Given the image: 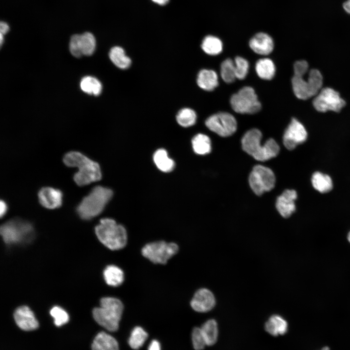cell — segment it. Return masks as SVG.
Returning <instances> with one entry per match:
<instances>
[{"mask_svg": "<svg viewBox=\"0 0 350 350\" xmlns=\"http://www.w3.org/2000/svg\"><path fill=\"white\" fill-rule=\"evenodd\" d=\"M154 2L159 4H164L166 3L169 0H152Z\"/></svg>", "mask_w": 350, "mask_h": 350, "instance_id": "cell-44", "label": "cell"}, {"mask_svg": "<svg viewBox=\"0 0 350 350\" xmlns=\"http://www.w3.org/2000/svg\"><path fill=\"white\" fill-rule=\"evenodd\" d=\"M111 190L102 186L94 187L80 202L76 208L79 217L89 220L99 215L111 198Z\"/></svg>", "mask_w": 350, "mask_h": 350, "instance_id": "cell-4", "label": "cell"}, {"mask_svg": "<svg viewBox=\"0 0 350 350\" xmlns=\"http://www.w3.org/2000/svg\"><path fill=\"white\" fill-rule=\"evenodd\" d=\"M308 132L304 125L296 118H292L285 130L283 143L289 150H293L308 139Z\"/></svg>", "mask_w": 350, "mask_h": 350, "instance_id": "cell-12", "label": "cell"}, {"mask_svg": "<svg viewBox=\"0 0 350 350\" xmlns=\"http://www.w3.org/2000/svg\"><path fill=\"white\" fill-rule=\"evenodd\" d=\"M178 250V246L176 244L162 241L146 244L142 248L141 253L154 263L165 264Z\"/></svg>", "mask_w": 350, "mask_h": 350, "instance_id": "cell-8", "label": "cell"}, {"mask_svg": "<svg viewBox=\"0 0 350 350\" xmlns=\"http://www.w3.org/2000/svg\"><path fill=\"white\" fill-rule=\"evenodd\" d=\"M96 40L94 35L89 32L81 35H74L70 40V51L76 57L82 55H90L94 52Z\"/></svg>", "mask_w": 350, "mask_h": 350, "instance_id": "cell-13", "label": "cell"}, {"mask_svg": "<svg viewBox=\"0 0 350 350\" xmlns=\"http://www.w3.org/2000/svg\"><path fill=\"white\" fill-rule=\"evenodd\" d=\"M255 70L260 78L267 80L272 79L276 72L275 64L268 58L259 59L256 63Z\"/></svg>", "mask_w": 350, "mask_h": 350, "instance_id": "cell-24", "label": "cell"}, {"mask_svg": "<svg viewBox=\"0 0 350 350\" xmlns=\"http://www.w3.org/2000/svg\"><path fill=\"white\" fill-rule=\"evenodd\" d=\"M123 310V305L119 299L105 297L100 300V306L92 311L95 320L109 332L118 330Z\"/></svg>", "mask_w": 350, "mask_h": 350, "instance_id": "cell-3", "label": "cell"}, {"mask_svg": "<svg viewBox=\"0 0 350 350\" xmlns=\"http://www.w3.org/2000/svg\"><path fill=\"white\" fill-rule=\"evenodd\" d=\"M40 204L49 209H54L60 207L62 203L63 194L57 189L46 187L41 188L38 193Z\"/></svg>", "mask_w": 350, "mask_h": 350, "instance_id": "cell-17", "label": "cell"}, {"mask_svg": "<svg viewBox=\"0 0 350 350\" xmlns=\"http://www.w3.org/2000/svg\"><path fill=\"white\" fill-rule=\"evenodd\" d=\"M63 162L68 167L78 169L73 176L75 182L78 186L87 185L101 178L99 164L79 152L67 153L63 157Z\"/></svg>", "mask_w": 350, "mask_h": 350, "instance_id": "cell-1", "label": "cell"}, {"mask_svg": "<svg viewBox=\"0 0 350 350\" xmlns=\"http://www.w3.org/2000/svg\"><path fill=\"white\" fill-rule=\"evenodd\" d=\"M153 158L157 167L162 172H169L174 168V161L168 157L167 152L163 149L158 150L155 153Z\"/></svg>", "mask_w": 350, "mask_h": 350, "instance_id": "cell-28", "label": "cell"}, {"mask_svg": "<svg viewBox=\"0 0 350 350\" xmlns=\"http://www.w3.org/2000/svg\"><path fill=\"white\" fill-rule=\"evenodd\" d=\"M95 231L99 241L110 249H121L126 245L127 236L125 228L112 219H102Z\"/></svg>", "mask_w": 350, "mask_h": 350, "instance_id": "cell-5", "label": "cell"}, {"mask_svg": "<svg viewBox=\"0 0 350 350\" xmlns=\"http://www.w3.org/2000/svg\"><path fill=\"white\" fill-rule=\"evenodd\" d=\"M148 350H160V345L158 341L157 340H153L150 343Z\"/></svg>", "mask_w": 350, "mask_h": 350, "instance_id": "cell-40", "label": "cell"}, {"mask_svg": "<svg viewBox=\"0 0 350 350\" xmlns=\"http://www.w3.org/2000/svg\"><path fill=\"white\" fill-rule=\"evenodd\" d=\"M9 27L8 25L5 22H1L0 23V34L4 35L8 32Z\"/></svg>", "mask_w": 350, "mask_h": 350, "instance_id": "cell-42", "label": "cell"}, {"mask_svg": "<svg viewBox=\"0 0 350 350\" xmlns=\"http://www.w3.org/2000/svg\"><path fill=\"white\" fill-rule=\"evenodd\" d=\"M215 303L213 293L208 289L201 288L194 294L191 301V306L195 311L206 313L212 310Z\"/></svg>", "mask_w": 350, "mask_h": 350, "instance_id": "cell-14", "label": "cell"}, {"mask_svg": "<svg viewBox=\"0 0 350 350\" xmlns=\"http://www.w3.org/2000/svg\"><path fill=\"white\" fill-rule=\"evenodd\" d=\"M303 77L293 76L292 79V88L295 95L298 98L307 100L314 96V95L308 80L306 81Z\"/></svg>", "mask_w": 350, "mask_h": 350, "instance_id": "cell-23", "label": "cell"}, {"mask_svg": "<svg viewBox=\"0 0 350 350\" xmlns=\"http://www.w3.org/2000/svg\"><path fill=\"white\" fill-rule=\"evenodd\" d=\"M313 105L318 112L332 111L339 112L345 106L346 102L338 92L331 88H325L315 96Z\"/></svg>", "mask_w": 350, "mask_h": 350, "instance_id": "cell-10", "label": "cell"}, {"mask_svg": "<svg viewBox=\"0 0 350 350\" xmlns=\"http://www.w3.org/2000/svg\"><path fill=\"white\" fill-rule=\"evenodd\" d=\"M81 89L89 94L98 96L102 92V86L96 78L88 76L83 77L80 82Z\"/></svg>", "mask_w": 350, "mask_h": 350, "instance_id": "cell-31", "label": "cell"}, {"mask_svg": "<svg viewBox=\"0 0 350 350\" xmlns=\"http://www.w3.org/2000/svg\"><path fill=\"white\" fill-rule=\"evenodd\" d=\"M104 277L106 283L112 286H118L124 280L122 270L114 265H108L105 268Z\"/></svg>", "mask_w": 350, "mask_h": 350, "instance_id": "cell-27", "label": "cell"}, {"mask_svg": "<svg viewBox=\"0 0 350 350\" xmlns=\"http://www.w3.org/2000/svg\"><path fill=\"white\" fill-rule=\"evenodd\" d=\"M249 45L255 53L260 55H268L272 52L274 48L272 38L264 33L256 34L250 39Z\"/></svg>", "mask_w": 350, "mask_h": 350, "instance_id": "cell-18", "label": "cell"}, {"mask_svg": "<svg viewBox=\"0 0 350 350\" xmlns=\"http://www.w3.org/2000/svg\"><path fill=\"white\" fill-rule=\"evenodd\" d=\"M0 216L2 217L6 213L7 210V205L5 201L1 200L0 202Z\"/></svg>", "mask_w": 350, "mask_h": 350, "instance_id": "cell-41", "label": "cell"}, {"mask_svg": "<svg viewBox=\"0 0 350 350\" xmlns=\"http://www.w3.org/2000/svg\"><path fill=\"white\" fill-rule=\"evenodd\" d=\"M321 350H330V349L328 347H324L321 349Z\"/></svg>", "mask_w": 350, "mask_h": 350, "instance_id": "cell-45", "label": "cell"}, {"mask_svg": "<svg viewBox=\"0 0 350 350\" xmlns=\"http://www.w3.org/2000/svg\"><path fill=\"white\" fill-rule=\"evenodd\" d=\"M14 317L16 324L22 330L30 331L38 327V322L33 312L27 306L18 308L15 311Z\"/></svg>", "mask_w": 350, "mask_h": 350, "instance_id": "cell-16", "label": "cell"}, {"mask_svg": "<svg viewBox=\"0 0 350 350\" xmlns=\"http://www.w3.org/2000/svg\"><path fill=\"white\" fill-rule=\"evenodd\" d=\"M109 56L112 62L120 69H126L131 65L130 58L126 55L124 50L121 47L112 48Z\"/></svg>", "mask_w": 350, "mask_h": 350, "instance_id": "cell-26", "label": "cell"}, {"mask_svg": "<svg viewBox=\"0 0 350 350\" xmlns=\"http://www.w3.org/2000/svg\"><path fill=\"white\" fill-rule=\"evenodd\" d=\"M207 346L214 345L217 340L218 329L216 321L210 319L206 321L200 327Z\"/></svg>", "mask_w": 350, "mask_h": 350, "instance_id": "cell-25", "label": "cell"}, {"mask_svg": "<svg viewBox=\"0 0 350 350\" xmlns=\"http://www.w3.org/2000/svg\"><path fill=\"white\" fill-rule=\"evenodd\" d=\"M192 340L195 350H202L207 345L200 327L193 328L192 333Z\"/></svg>", "mask_w": 350, "mask_h": 350, "instance_id": "cell-38", "label": "cell"}, {"mask_svg": "<svg viewBox=\"0 0 350 350\" xmlns=\"http://www.w3.org/2000/svg\"><path fill=\"white\" fill-rule=\"evenodd\" d=\"M197 84L202 89L212 91L218 85V78L216 72L211 70H201L197 75Z\"/></svg>", "mask_w": 350, "mask_h": 350, "instance_id": "cell-20", "label": "cell"}, {"mask_svg": "<svg viewBox=\"0 0 350 350\" xmlns=\"http://www.w3.org/2000/svg\"><path fill=\"white\" fill-rule=\"evenodd\" d=\"M50 314L54 318L55 325L58 327L67 323L69 320L68 313L59 306L52 308L50 311Z\"/></svg>", "mask_w": 350, "mask_h": 350, "instance_id": "cell-37", "label": "cell"}, {"mask_svg": "<svg viewBox=\"0 0 350 350\" xmlns=\"http://www.w3.org/2000/svg\"><path fill=\"white\" fill-rule=\"evenodd\" d=\"M264 328L268 333L276 336L284 334L287 332L288 323L281 316L274 315L266 322Z\"/></svg>", "mask_w": 350, "mask_h": 350, "instance_id": "cell-22", "label": "cell"}, {"mask_svg": "<svg viewBox=\"0 0 350 350\" xmlns=\"http://www.w3.org/2000/svg\"><path fill=\"white\" fill-rule=\"evenodd\" d=\"M262 132L253 128L247 131L242 139V148L256 160L265 161L276 157L279 153L280 146L273 139L268 140L262 145Z\"/></svg>", "mask_w": 350, "mask_h": 350, "instance_id": "cell-2", "label": "cell"}, {"mask_svg": "<svg viewBox=\"0 0 350 350\" xmlns=\"http://www.w3.org/2000/svg\"><path fill=\"white\" fill-rule=\"evenodd\" d=\"M308 81L310 85L314 96H316L321 89L323 85V77L320 72L316 69L311 70Z\"/></svg>", "mask_w": 350, "mask_h": 350, "instance_id": "cell-35", "label": "cell"}, {"mask_svg": "<svg viewBox=\"0 0 350 350\" xmlns=\"http://www.w3.org/2000/svg\"><path fill=\"white\" fill-rule=\"evenodd\" d=\"M348 240L349 242L350 243V231L349 232L348 235Z\"/></svg>", "mask_w": 350, "mask_h": 350, "instance_id": "cell-46", "label": "cell"}, {"mask_svg": "<svg viewBox=\"0 0 350 350\" xmlns=\"http://www.w3.org/2000/svg\"><path fill=\"white\" fill-rule=\"evenodd\" d=\"M233 110L241 114H252L261 109V104L254 89L250 87H244L233 94L230 99Z\"/></svg>", "mask_w": 350, "mask_h": 350, "instance_id": "cell-6", "label": "cell"}, {"mask_svg": "<svg viewBox=\"0 0 350 350\" xmlns=\"http://www.w3.org/2000/svg\"><path fill=\"white\" fill-rule=\"evenodd\" d=\"M311 183L313 188L322 194L329 193L333 188V182L331 176L319 171L312 174Z\"/></svg>", "mask_w": 350, "mask_h": 350, "instance_id": "cell-19", "label": "cell"}, {"mask_svg": "<svg viewBox=\"0 0 350 350\" xmlns=\"http://www.w3.org/2000/svg\"><path fill=\"white\" fill-rule=\"evenodd\" d=\"M91 349L92 350H119V344L112 336L102 332L95 337Z\"/></svg>", "mask_w": 350, "mask_h": 350, "instance_id": "cell-21", "label": "cell"}, {"mask_svg": "<svg viewBox=\"0 0 350 350\" xmlns=\"http://www.w3.org/2000/svg\"><path fill=\"white\" fill-rule=\"evenodd\" d=\"M297 198L298 193L293 189H286L278 197L276 207L282 217L288 218L295 212Z\"/></svg>", "mask_w": 350, "mask_h": 350, "instance_id": "cell-15", "label": "cell"}, {"mask_svg": "<svg viewBox=\"0 0 350 350\" xmlns=\"http://www.w3.org/2000/svg\"><path fill=\"white\" fill-rule=\"evenodd\" d=\"M343 8L347 13L350 14V0H348L344 3Z\"/></svg>", "mask_w": 350, "mask_h": 350, "instance_id": "cell-43", "label": "cell"}, {"mask_svg": "<svg viewBox=\"0 0 350 350\" xmlns=\"http://www.w3.org/2000/svg\"><path fill=\"white\" fill-rule=\"evenodd\" d=\"M193 149L199 155H206L211 151V142L209 137L203 134H198L192 140Z\"/></svg>", "mask_w": 350, "mask_h": 350, "instance_id": "cell-29", "label": "cell"}, {"mask_svg": "<svg viewBox=\"0 0 350 350\" xmlns=\"http://www.w3.org/2000/svg\"><path fill=\"white\" fill-rule=\"evenodd\" d=\"M308 62L305 60H298L294 64V75L303 76L308 70Z\"/></svg>", "mask_w": 350, "mask_h": 350, "instance_id": "cell-39", "label": "cell"}, {"mask_svg": "<svg viewBox=\"0 0 350 350\" xmlns=\"http://www.w3.org/2000/svg\"><path fill=\"white\" fill-rule=\"evenodd\" d=\"M196 113L193 110L184 108L179 111L176 119L179 125L186 127L193 125L196 122Z\"/></svg>", "mask_w": 350, "mask_h": 350, "instance_id": "cell-34", "label": "cell"}, {"mask_svg": "<svg viewBox=\"0 0 350 350\" xmlns=\"http://www.w3.org/2000/svg\"><path fill=\"white\" fill-rule=\"evenodd\" d=\"M234 65L236 78L240 80L245 79L248 71V62L241 56H237L235 58Z\"/></svg>", "mask_w": 350, "mask_h": 350, "instance_id": "cell-36", "label": "cell"}, {"mask_svg": "<svg viewBox=\"0 0 350 350\" xmlns=\"http://www.w3.org/2000/svg\"><path fill=\"white\" fill-rule=\"evenodd\" d=\"M220 74L223 80L227 83L233 82L236 78L234 62L228 58L221 65Z\"/></svg>", "mask_w": 350, "mask_h": 350, "instance_id": "cell-33", "label": "cell"}, {"mask_svg": "<svg viewBox=\"0 0 350 350\" xmlns=\"http://www.w3.org/2000/svg\"><path fill=\"white\" fill-rule=\"evenodd\" d=\"M205 124L210 130L223 137L234 134L237 126L234 117L225 112H218L210 116L206 120Z\"/></svg>", "mask_w": 350, "mask_h": 350, "instance_id": "cell-11", "label": "cell"}, {"mask_svg": "<svg viewBox=\"0 0 350 350\" xmlns=\"http://www.w3.org/2000/svg\"><path fill=\"white\" fill-rule=\"evenodd\" d=\"M33 228L30 223L18 219L9 220L0 227V234L8 244L22 242L32 236Z\"/></svg>", "mask_w": 350, "mask_h": 350, "instance_id": "cell-7", "label": "cell"}, {"mask_svg": "<svg viewBox=\"0 0 350 350\" xmlns=\"http://www.w3.org/2000/svg\"><path fill=\"white\" fill-rule=\"evenodd\" d=\"M147 337L148 333L141 327H135L129 338V345L132 349L138 350L143 345Z\"/></svg>", "mask_w": 350, "mask_h": 350, "instance_id": "cell-32", "label": "cell"}, {"mask_svg": "<svg viewBox=\"0 0 350 350\" xmlns=\"http://www.w3.org/2000/svg\"><path fill=\"white\" fill-rule=\"evenodd\" d=\"M201 48L206 53L215 55L221 52L223 50V44L219 38L209 35L203 39Z\"/></svg>", "mask_w": 350, "mask_h": 350, "instance_id": "cell-30", "label": "cell"}, {"mask_svg": "<svg viewBox=\"0 0 350 350\" xmlns=\"http://www.w3.org/2000/svg\"><path fill=\"white\" fill-rule=\"evenodd\" d=\"M248 181L252 191L256 195L260 196L274 188L276 178L273 172L270 168L257 165L254 167L250 173Z\"/></svg>", "mask_w": 350, "mask_h": 350, "instance_id": "cell-9", "label": "cell"}]
</instances>
